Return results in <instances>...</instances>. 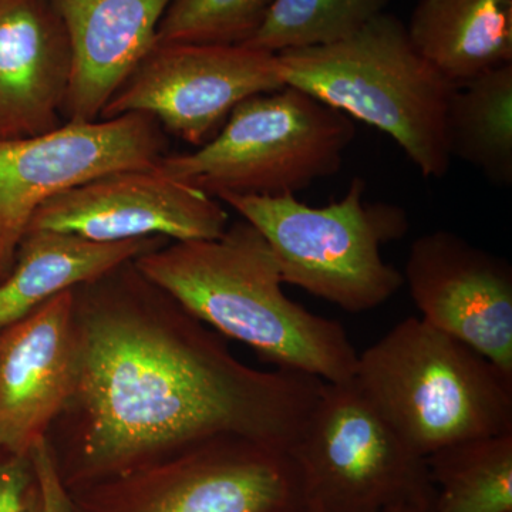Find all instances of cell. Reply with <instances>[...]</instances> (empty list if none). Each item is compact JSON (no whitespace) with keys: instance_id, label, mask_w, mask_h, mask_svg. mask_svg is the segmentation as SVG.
<instances>
[{"instance_id":"cell-1","label":"cell","mask_w":512,"mask_h":512,"mask_svg":"<svg viewBox=\"0 0 512 512\" xmlns=\"http://www.w3.org/2000/svg\"><path fill=\"white\" fill-rule=\"evenodd\" d=\"M87 483L217 437L291 450L323 380L239 362L134 261L74 289ZM72 402V403H73Z\"/></svg>"},{"instance_id":"cell-2","label":"cell","mask_w":512,"mask_h":512,"mask_svg":"<svg viewBox=\"0 0 512 512\" xmlns=\"http://www.w3.org/2000/svg\"><path fill=\"white\" fill-rule=\"evenodd\" d=\"M134 265L185 312L279 369L328 383L355 377L359 353L346 329L288 298L274 252L249 222L218 238L165 244Z\"/></svg>"},{"instance_id":"cell-3","label":"cell","mask_w":512,"mask_h":512,"mask_svg":"<svg viewBox=\"0 0 512 512\" xmlns=\"http://www.w3.org/2000/svg\"><path fill=\"white\" fill-rule=\"evenodd\" d=\"M276 60L285 86L383 131L423 177L450 170L446 114L456 86L417 52L397 16L384 12L349 39Z\"/></svg>"},{"instance_id":"cell-4","label":"cell","mask_w":512,"mask_h":512,"mask_svg":"<svg viewBox=\"0 0 512 512\" xmlns=\"http://www.w3.org/2000/svg\"><path fill=\"white\" fill-rule=\"evenodd\" d=\"M353 382L423 457L512 431V377L421 318L360 353Z\"/></svg>"},{"instance_id":"cell-5","label":"cell","mask_w":512,"mask_h":512,"mask_svg":"<svg viewBox=\"0 0 512 512\" xmlns=\"http://www.w3.org/2000/svg\"><path fill=\"white\" fill-rule=\"evenodd\" d=\"M355 178L339 201L311 207L296 195L224 194L217 198L261 232L284 284L298 286L346 312L372 311L404 284L382 256L383 245L409 232L404 208L365 200Z\"/></svg>"},{"instance_id":"cell-6","label":"cell","mask_w":512,"mask_h":512,"mask_svg":"<svg viewBox=\"0 0 512 512\" xmlns=\"http://www.w3.org/2000/svg\"><path fill=\"white\" fill-rule=\"evenodd\" d=\"M355 137L349 116L285 86L242 101L217 136L192 153L161 157L156 168L214 198L296 195L339 173Z\"/></svg>"},{"instance_id":"cell-7","label":"cell","mask_w":512,"mask_h":512,"mask_svg":"<svg viewBox=\"0 0 512 512\" xmlns=\"http://www.w3.org/2000/svg\"><path fill=\"white\" fill-rule=\"evenodd\" d=\"M305 512L434 511L426 457L413 450L355 382L328 383L289 450Z\"/></svg>"},{"instance_id":"cell-8","label":"cell","mask_w":512,"mask_h":512,"mask_svg":"<svg viewBox=\"0 0 512 512\" xmlns=\"http://www.w3.org/2000/svg\"><path fill=\"white\" fill-rule=\"evenodd\" d=\"M70 497L74 512H305L288 451L242 437L205 441Z\"/></svg>"},{"instance_id":"cell-9","label":"cell","mask_w":512,"mask_h":512,"mask_svg":"<svg viewBox=\"0 0 512 512\" xmlns=\"http://www.w3.org/2000/svg\"><path fill=\"white\" fill-rule=\"evenodd\" d=\"M165 147L163 127L140 113L0 140V282L45 202L100 175L154 167Z\"/></svg>"},{"instance_id":"cell-10","label":"cell","mask_w":512,"mask_h":512,"mask_svg":"<svg viewBox=\"0 0 512 512\" xmlns=\"http://www.w3.org/2000/svg\"><path fill=\"white\" fill-rule=\"evenodd\" d=\"M285 87L272 53L244 45L156 43L100 119L147 114L163 130L201 147L256 94Z\"/></svg>"},{"instance_id":"cell-11","label":"cell","mask_w":512,"mask_h":512,"mask_svg":"<svg viewBox=\"0 0 512 512\" xmlns=\"http://www.w3.org/2000/svg\"><path fill=\"white\" fill-rule=\"evenodd\" d=\"M221 202L151 168L100 175L56 195L33 215L28 231H55L97 242L150 237L195 241L228 228Z\"/></svg>"},{"instance_id":"cell-12","label":"cell","mask_w":512,"mask_h":512,"mask_svg":"<svg viewBox=\"0 0 512 512\" xmlns=\"http://www.w3.org/2000/svg\"><path fill=\"white\" fill-rule=\"evenodd\" d=\"M421 319L512 377V268L439 229L413 241L403 274Z\"/></svg>"},{"instance_id":"cell-13","label":"cell","mask_w":512,"mask_h":512,"mask_svg":"<svg viewBox=\"0 0 512 512\" xmlns=\"http://www.w3.org/2000/svg\"><path fill=\"white\" fill-rule=\"evenodd\" d=\"M79 380L74 289L0 329V453L29 456Z\"/></svg>"},{"instance_id":"cell-14","label":"cell","mask_w":512,"mask_h":512,"mask_svg":"<svg viewBox=\"0 0 512 512\" xmlns=\"http://www.w3.org/2000/svg\"><path fill=\"white\" fill-rule=\"evenodd\" d=\"M173 0H52L72 53L63 117L100 120L101 113L156 45Z\"/></svg>"},{"instance_id":"cell-15","label":"cell","mask_w":512,"mask_h":512,"mask_svg":"<svg viewBox=\"0 0 512 512\" xmlns=\"http://www.w3.org/2000/svg\"><path fill=\"white\" fill-rule=\"evenodd\" d=\"M72 53L52 0H0V140L62 124Z\"/></svg>"},{"instance_id":"cell-16","label":"cell","mask_w":512,"mask_h":512,"mask_svg":"<svg viewBox=\"0 0 512 512\" xmlns=\"http://www.w3.org/2000/svg\"><path fill=\"white\" fill-rule=\"evenodd\" d=\"M165 244L161 237L97 242L64 232H26L12 271L0 282V329Z\"/></svg>"},{"instance_id":"cell-17","label":"cell","mask_w":512,"mask_h":512,"mask_svg":"<svg viewBox=\"0 0 512 512\" xmlns=\"http://www.w3.org/2000/svg\"><path fill=\"white\" fill-rule=\"evenodd\" d=\"M406 30L456 87L512 63V0H417Z\"/></svg>"},{"instance_id":"cell-18","label":"cell","mask_w":512,"mask_h":512,"mask_svg":"<svg viewBox=\"0 0 512 512\" xmlns=\"http://www.w3.org/2000/svg\"><path fill=\"white\" fill-rule=\"evenodd\" d=\"M448 156L491 184H512V63L456 87L446 114Z\"/></svg>"},{"instance_id":"cell-19","label":"cell","mask_w":512,"mask_h":512,"mask_svg":"<svg viewBox=\"0 0 512 512\" xmlns=\"http://www.w3.org/2000/svg\"><path fill=\"white\" fill-rule=\"evenodd\" d=\"M433 512H512V431L461 441L426 457Z\"/></svg>"},{"instance_id":"cell-20","label":"cell","mask_w":512,"mask_h":512,"mask_svg":"<svg viewBox=\"0 0 512 512\" xmlns=\"http://www.w3.org/2000/svg\"><path fill=\"white\" fill-rule=\"evenodd\" d=\"M390 0H274L261 26L244 46L261 52L329 46L356 35Z\"/></svg>"},{"instance_id":"cell-21","label":"cell","mask_w":512,"mask_h":512,"mask_svg":"<svg viewBox=\"0 0 512 512\" xmlns=\"http://www.w3.org/2000/svg\"><path fill=\"white\" fill-rule=\"evenodd\" d=\"M274 0H173L157 29L156 43L244 45L261 26Z\"/></svg>"},{"instance_id":"cell-22","label":"cell","mask_w":512,"mask_h":512,"mask_svg":"<svg viewBox=\"0 0 512 512\" xmlns=\"http://www.w3.org/2000/svg\"><path fill=\"white\" fill-rule=\"evenodd\" d=\"M42 512H74L69 488L53 456L46 436L35 441L29 451Z\"/></svg>"},{"instance_id":"cell-23","label":"cell","mask_w":512,"mask_h":512,"mask_svg":"<svg viewBox=\"0 0 512 512\" xmlns=\"http://www.w3.org/2000/svg\"><path fill=\"white\" fill-rule=\"evenodd\" d=\"M33 485L29 456L0 453V512H25Z\"/></svg>"},{"instance_id":"cell-24","label":"cell","mask_w":512,"mask_h":512,"mask_svg":"<svg viewBox=\"0 0 512 512\" xmlns=\"http://www.w3.org/2000/svg\"><path fill=\"white\" fill-rule=\"evenodd\" d=\"M25 512H42L40 510L39 493H37L36 483L33 485L32 491H30L28 505H26Z\"/></svg>"},{"instance_id":"cell-25","label":"cell","mask_w":512,"mask_h":512,"mask_svg":"<svg viewBox=\"0 0 512 512\" xmlns=\"http://www.w3.org/2000/svg\"><path fill=\"white\" fill-rule=\"evenodd\" d=\"M389 512H427V511L414 510V508H406V510H396V511H389Z\"/></svg>"}]
</instances>
